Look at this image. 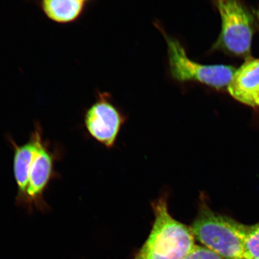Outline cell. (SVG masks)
Here are the masks:
<instances>
[{"instance_id": "6da1fadb", "label": "cell", "mask_w": 259, "mask_h": 259, "mask_svg": "<svg viewBox=\"0 0 259 259\" xmlns=\"http://www.w3.org/2000/svg\"><path fill=\"white\" fill-rule=\"evenodd\" d=\"M153 208V228L132 259L185 258L196 245L192 229L171 217L166 199H158Z\"/></svg>"}, {"instance_id": "7a4b0ae2", "label": "cell", "mask_w": 259, "mask_h": 259, "mask_svg": "<svg viewBox=\"0 0 259 259\" xmlns=\"http://www.w3.org/2000/svg\"><path fill=\"white\" fill-rule=\"evenodd\" d=\"M248 226L230 217L200 206L191 227L195 239L225 259H244V244Z\"/></svg>"}, {"instance_id": "3957f363", "label": "cell", "mask_w": 259, "mask_h": 259, "mask_svg": "<svg viewBox=\"0 0 259 259\" xmlns=\"http://www.w3.org/2000/svg\"><path fill=\"white\" fill-rule=\"evenodd\" d=\"M214 4L221 17L222 29L212 50L248 59L256 21L254 14L240 2L220 0Z\"/></svg>"}, {"instance_id": "277c9868", "label": "cell", "mask_w": 259, "mask_h": 259, "mask_svg": "<svg viewBox=\"0 0 259 259\" xmlns=\"http://www.w3.org/2000/svg\"><path fill=\"white\" fill-rule=\"evenodd\" d=\"M167 45L170 73L180 82H195L218 90H226L236 69L223 64H203L188 57L185 49L177 38L161 30Z\"/></svg>"}, {"instance_id": "5b68a950", "label": "cell", "mask_w": 259, "mask_h": 259, "mask_svg": "<svg viewBox=\"0 0 259 259\" xmlns=\"http://www.w3.org/2000/svg\"><path fill=\"white\" fill-rule=\"evenodd\" d=\"M59 155V152L52 150L48 141H44L43 137L40 139L29 173L25 206L29 211L35 209L44 212L48 209L44 194L51 181L58 177L55 163L60 158Z\"/></svg>"}, {"instance_id": "8992f818", "label": "cell", "mask_w": 259, "mask_h": 259, "mask_svg": "<svg viewBox=\"0 0 259 259\" xmlns=\"http://www.w3.org/2000/svg\"><path fill=\"white\" fill-rule=\"evenodd\" d=\"M124 116L113 105L107 93H98L96 102L84 113L83 123L89 134L100 144L114 146Z\"/></svg>"}, {"instance_id": "52a82bcc", "label": "cell", "mask_w": 259, "mask_h": 259, "mask_svg": "<svg viewBox=\"0 0 259 259\" xmlns=\"http://www.w3.org/2000/svg\"><path fill=\"white\" fill-rule=\"evenodd\" d=\"M43 137V131L39 123L35 124L34 130L30 139L26 143L19 145L9 138L14 150V173L17 186L16 203L19 206H25L26 196L28 186L29 173L32 160L36 153L38 142Z\"/></svg>"}, {"instance_id": "ba28073f", "label": "cell", "mask_w": 259, "mask_h": 259, "mask_svg": "<svg viewBox=\"0 0 259 259\" xmlns=\"http://www.w3.org/2000/svg\"><path fill=\"white\" fill-rule=\"evenodd\" d=\"M227 92L243 104L259 108V60H245L236 69Z\"/></svg>"}, {"instance_id": "9c48e42d", "label": "cell", "mask_w": 259, "mask_h": 259, "mask_svg": "<svg viewBox=\"0 0 259 259\" xmlns=\"http://www.w3.org/2000/svg\"><path fill=\"white\" fill-rule=\"evenodd\" d=\"M89 3L86 0H44L38 3V6L50 20L67 24L79 19Z\"/></svg>"}, {"instance_id": "30bf717a", "label": "cell", "mask_w": 259, "mask_h": 259, "mask_svg": "<svg viewBox=\"0 0 259 259\" xmlns=\"http://www.w3.org/2000/svg\"><path fill=\"white\" fill-rule=\"evenodd\" d=\"M244 259L259 257V222L248 226L244 244Z\"/></svg>"}, {"instance_id": "8fae6325", "label": "cell", "mask_w": 259, "mask_h": 259, "mask_svg": "<svg viewBox=\"0 0 259 259\" xmlns=\"http://www.w3.org/2000/svg\"><path fill=\"white\" fill-rule=\"evenodd\" d=\"M184 259H225L204 246L196 245Z\"/></svg>"}, {"instance_id": "7c38bea8", "label": "cell", "mask_w": 259, "mask_h": 259, "mask_svg": "<svg viewBox=\"0 0 259 259\" xmlns=\"http://www.w3.org/2000/svg\"><path fill=\"white\" fill-rule=\"evenodd\" d=\"M255 19H256L257 24L259 29V8L254 11Z\"/></svg>"}, {"instance_id": "4fadbf2b", "label": "cell", "mask_w": 259, "mask_h": 259, "mask_svg": "<svg viewBox=\"0 0 259 259\" xmlns=\"http://www.w3.org/2000/svg\"><path fill=\"white\" fill-rule=\"evenodd\" d=\"M254 259H259V257H257V258H254Z\"/></svg>"}]
</instances>
